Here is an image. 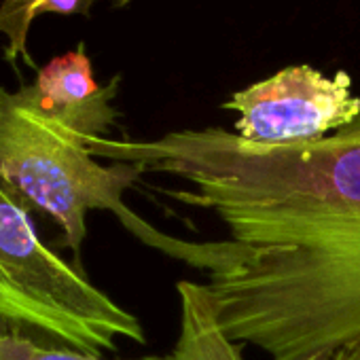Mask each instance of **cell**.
<instances>
[{
	"mask_svg": "<svg viewBox=\"0 0 360 360\" xmlns=\"http://www.w3.org/2000/svg\"><path fill=\"white\" fill-rule=\"evenodd\" d=\"M100 0H3L0 3V34L7 37L5 60L15 64L22 58L34 66L28 51V34L41 15H89L91 7ZM112 7H125L129 0H108Z\"/></svg>",
	"mask_w": 360,
	"mask_h": 360,
	"instance_id": "7",
	"label": "cell"
},
{
	"mask_svg": "<svg viewBox=\"0 0 360 360\" xmlns=\"http://www.w3.org/2000/svg\"><path fill=\"white\" fill-rule=\"evenodd\" d=\"M223 108L238 112L236 134L248 142L299 144L352 125L360 117V98L345 70L326 77L299 64L236 91Z\"/></svg>",
	"mask_w": 360,
	"mask_h": 360,
	"instance_id": "4",
	"label": "cell"
},
{
	"mask_svg": "<svg viewBox=\"0 0 360 360\" xmlns=\"http://www.w3.org/2000/svg\"><path fill=\"white\" fill-rule=\"evenodd\" d=\"M0 320L41 339L104 356L146 343L131 311L100 290L39 233L28 202L0 180Z\"/></svg>",
	"mask_w": 360,
	"mask_h": 360,
	"instance_id": "3",
	"label": "cell"
},
{
	"mask_svg": "<svg viewBox=\"0 0 360 360\" xmlns=\"http://www.w3.org/2000/svg\"><path fill=\"white\" fill-rule=\"evenodd\" d=\"M91 140L41 112L20 89H0V180L62 229V244L77 265L89 210L115 214L138 242L153 227L123 202V193L140 180L142 167L102 165L89 148Z\"/></svg>",
	"mask_w": 360,
	"mask_h": 360,
	"instance_id": "2",
	"label": "cell"
},
{
	"mask_svg": "<svg viewBox=\"0 0 360 360\" xmlns=\"http://www.w3.org/2000/svg\"><path fill=\"white\" fill-rule=\"evenodd\" d=\"M0 360H106V358L49 339H41L15 324H7L0 320ZM127 360H144V358H127Z\"/></svg>",
	"mask_w": 360,
	"mask_h": 360,
	"instance_id": "8",
	"label": "cell"
},
{
	"mask_svg": "<svg viewBox=\"0 0 360 360\" xmlns=\"http://www.w3.org/2000/svg\"><path fill=\"white\" fill-rule=\"evenodd\" d=\"M180 301V328L172 352L142 356L144 360H246L244 345L233 343L219 326L210 299L200 282L180 280L176 284ZM316 360H360V345L339 349Z\"/></svg>",
	"mask_w": 360,
	"mask_h": 360,
	"instance_id": "6",
	"label": "cell"
},
{
	"mask_svg": "<svg viewBox=\"0 0 360 360\" xmlns=\"http://www.w3.org/2000/svg\"><path fill=\"white\" fill-rule=\"evenodd\" d=\"M119 83L121 77H112L110 83L100 85L85 45L79 43L75 51L58 56L39 68L34 83L22 85L20 91L47 117L89 138H106L119 117L112 106Z\"/></svg>",
	"mask_w": 360,
	"mask_h": 360,
	"instance_id": "5",
	"label": "cell"
},
{
	"mask_svg": "<svg viewBox=\"0 0 360 360\" xmlns=\"http://www.w3.org/2000/svg\"><path fill=\"white\" fill-rule=\"evenodd\" d=\"M98 159L183 180L172 200L210 210L223 240L153 229L144 246L202 271L221 330L271 360L360 345V117L320 140L257 144L223 127L153 140L94 138Z\"/></svg>",
	"mask_w": 360,
	"mask_h": 360,
	"instance_id": "1",
	"label": "cell"
}]
</instances>
